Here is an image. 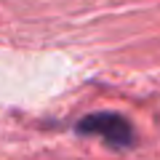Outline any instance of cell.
<instances>
[{
	"label": "cell",
	"mask_w": 160,
	"mask_h": 160,
	"mask_svg": "<svg viewBox=\"0 0 160 160\" xmlns=\"http://www.w3.org/2000/svg\"><path fill=\"white\" fill-rule=\"evenodd\" d=\"M75 131L80 136H99L112 147L133 144V126L118 112H91L83 120H78Z\"/></svg>",
	"instance_id": "1"
}]
</instances>
